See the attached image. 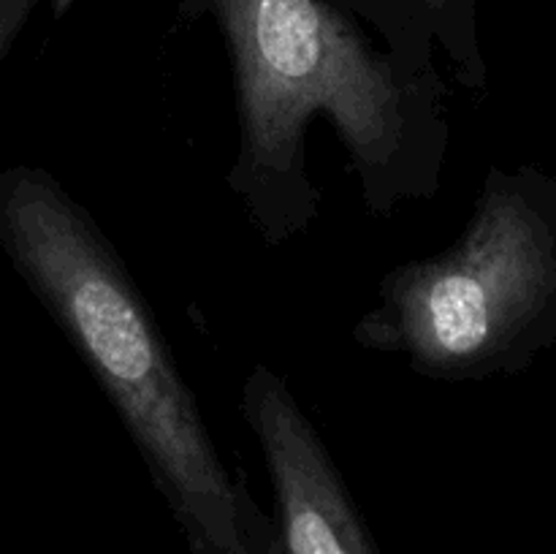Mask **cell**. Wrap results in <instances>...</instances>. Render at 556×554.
<instances>
[{
  "label": "cell",
  "instance_id": "cell-1",
  "mask_svg": "<svg viewBox=\"0 0 556 554\" xmlns=\"http://www.w3.org/2000/svg\"><path fill=\"white\" fill-rule=\"evenodd\" d=\"M182 25L212 20L237 96L239 150L228 190L266 244H286L320 215L307 128L324 114L367 212L389 217L432 199L451 144L440 68L378 49L334 0H177Z\"/></svg>",
  "mask_w": 556,
  "mask_h": 554
},
{
  "label": "cell",
  "instance_id": "cell-2",
  "mask_svg": "<svg viewBox=\"0 0 556 554\" xmlns=\"http://www.w3.org/2000/svg\"><path fill=\"white\" fill-rule=\"evenodd\" d=\"M0 244L112 402L193 554H282L244 473L223 462L128 266L47 172L0 174Z\"/></svg>",
  "mask_w": 556,
  "mask_h": 554
},
{
  "label": "cell",
  "instance_id": "cell-3",
  "mask_svg": "<svg viewBox=\"0 0 556 554\" xmlns=\"http://www.w3.org/2000/svg\"><path fill=\"white\" fill-rule=\"evenodd\" d=\"M530 177L492 172L462 237L380 277L356 320L364 351L402 356L421 378L470 380L510 367L556 302V231Z\"/></svg>",
  "mask_w": 556,
  "mask_h": 554
},
{
  "label": "cell",
  "instance_id": "cell-4",
  "mask_svg": "<svg viewBox=\"0 0 556 554\" xmlns=\"http://www.w3.org/2000/svg\"><path fill=\"white\" fill-rule=\"evenodd\" d=\"M239 405L269 470L282 554H380L334 456L286 378L255 364Z\"/></svg>",
  "mask_w": 556,
  "mask_h": 554
},
{
  "label": "cell",
  "instance_id": "cell-5",
  "mask_svg": "<svg viewBox=\"0 0 556 554\" xmlns=\"http://www.w3.org/2000/svg\"><path fill=\"white\" fill-rule=\"evenodd\" d=\"M362 20L413 68H438L434 52L448 54L462 85H481L483 60L476 38V0H334Z\"/></svg>",
  "mask_w": 556,
  "mask_h": 554
},
{
  "label": "cell",
  "instance_id": "cell-6",
  "mask_svg": "<svg viewBox=\"0 0 556 554\" xmlns=\"http://www.w3.org/2000/svg\"><path fill=\"white\" fill-rule=\"evenodd\" d=\"M36 5L38 0H0V63L20 38L22 27L27 25Z\"/></svg>",
  "mask_w": 556,
  "mask_h": 554
},
{
  "label": "cell",
  "instance_id": "cell-7",
  "mask_svg": "<svg viewBox=\"0 0 556 554\" xmlns=\"http://www.w3.org/2000/svg\"><path fill=\"white\" fill-rule=\"evenodd\" d=\"M49 3H52V14L54 16H63L65 11H68L71 5H74V0H49Z\"/></svg>",
  "mask_w": 556,
  "mask_h": 554
}]
</instances>
